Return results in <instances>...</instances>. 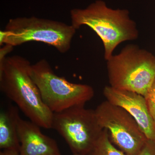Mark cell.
Returning <instances> with one entry per match:
<instances>
[{"label":"cell","mask_w":155,"mask_h":155,"mask_svg":"<svg viewBox=\"0 0 155 155\" xmlns=\"http://www.w3.org/2000/svg\"><path fill=\"white\" fill-rule=\"evenodd\" d=\"M0 155H20V153L17 150L6 149L1 151Z\"/></svg>","instance_id":"cell-14"},{"label":"cell","mask_w":155,"mask_h":155,"mask_svg":"<svg viewBox=\"0 0 155 155\" xmlns=\"http://www.w3.org/2000/svg\"><path fill=\"white\" fill-rule=\"evenodd\" d=\"M21 117L19 108L10 105L0 113V148L16 150L19 152L18 126Z\"/></svg>","instance_id":"cell-10"},{"label":"cell","mask_w":155,"mask_h":155,"mask_svg":"<svg viewBox=\"0 0 155 155\" xmlns=\"http://www.w3.org/2000/svg\"><path fill=\"white\" fill-rule=\"evenodd\" d=\"M31 75L42 99L53 114L73 107L84 106L94 96L91 86L72 83L56 75L45 59L31 64Z\"/></svg>","instance_id":"cell-5"},{"label":"cell","mask_w":155,"mask_h":155,"mask_svg":"<svg viewBox=\"0 0 155 155\" xmlns=\"http://www.w3.org/2000/svg\"><path fill=\"white\" fill-rule=\"evenodd\" d=\"M98 122L107 130L111 142L127 155H137L148 139L127 111L107 101L94 110Z\"/></svg>","instance_id":"cell-7"},{"label":"cell","mask_w":155,"mask_h":155,"mask_svg":"<svg viewBox=\"0 0 155 155\" xmlns=\"http://www.w3.org/2000/svg\"><path fill=\"white\" fill-rule=\"evenodd\" d=\"M72 155H91V153L88 154L87 155H81L78 154H72Z\"/></svg>","instance_id":"cell-15"},{"label":"cell","mask_w":155,"mask_h":155,"mask_svg":"<svg viewBox=\"0 0 155 155\" xmlns=\"http://www.w3.org/2000/svg\"><path fill=\"white\" fill-rule=\"evenodd\" d=\"M144 97L149 111L155 123V78Z\"/></svg>","instance_id":"cell-12"},{"label":"cell","mask_w":155,"mask_h":155,"mask_svg":"<svg viewBox=\"0 0 155 155\" xmlns=\"http://www.w3.org/2000/svg\"><path fill=\"white\" fill-rule=\"evenodd\" d=\"M103 94L109 102L123 108L134 118L148 139L155 141V123L144 97L134 92L106 86Z\"/></svg>","instance_id":"cell-8"},{"label":"cell","mask_w":155,"mask_h":155,"mask_svg":"<svg viewBox=\"0 0 155 155\" xmlns=\"http://www.w3.org/2000/svg\"><path fill=\"white\" fill-rule=\"evenodd\" d=\"M137 155H155V141L148 139Z\"/></svg>","instance_id":"cell-13"},{"label":"cell","mask_w":155,"mask_h":155,"mask_svg":"<svg viewBox=\"0 0 155 155\" xmlns=\"http://www.w3.org/2000/svg\"><path fill=\"white\" fill-rule=\"evenodd\" d=\"M107 61L110 86L144 97L155 78V57L137 45H127Z\"/></svg>","instance_id":"cell-3"},{"label":"cell","mask_w":155,"mask_h":155,"mask_svg":"<svg viewBox=\"0 0 155 155\" xmlns=\"http://www.w3.org/2000/svg\"><path fill=\"white\" fill-rule=\"evenodd\" d=\"M31 66L22 56L0 57V88L29 120L42 128L51 129L54 114L44 102L32 79Z\"/></svg>","instance_id":"cell-1"},{"label":"cell","mask_w":155,"mask_h":155,"mask_svg":"<svg viewBox=\"0 0 155 155\" xmlns=\"http://www.w3.org/2000/svg\"><path fill=\"white\" fill-rule=\"evenodd\" d=\"M76 30L72 25L51 19L17 17L9 19L0 31V44L14 47L28 42H41L64 54L70 49Z\"/></svg>","instance_id":"cell-4"},{"label":"cell","mask_w":155,"mask_h":155,"mask_svg":"<svg viewBox=\"0 0 155 155\" xmlns=\"http://www.w3.org/2000/svg\"><path fill=\"white\" fill-rule=\"evenodd\" d=\"M70 18L71 25L75 29L87 25L96 33L103 42L106 61L121 43L138 37L136 23L130 18L129 11L111 8L102 0H97L84 9H72Z\"/></svg>","instance_id":"cell-2"},{"label":"cell","mask_w":155,"mask_h":155,"mask_svg":"<svg viewBox=\"0 0 155 155\" xmlns=\"http://www.w3.org/2000/svg\"><path fill=\"white\" fill-rule=\"evenodd\" d=\"M64 138L72 154L87 155L93 149L103 128L94 110L84 106L54 113L52 127Z\"/></svg>","instance_id":"cell-6"},{"label":"cell","mask_w":155,"mask_h":155,"mask_svg":"<svg viewBox=\"0 0 155 155\" xmlns=\"http://www.w3.org/2000/svg\"><path fill=\"white\" fill-rule=\"evenodd\" d=\"M90 153L91 155H127L114 146L106 128L103 129Z\"/></svg>","instance_id":"cell-11"},{"label":"cell","mask_w":155,"mask_h":155,"mask_svg":"<svg viewBox=\"0 0 155 155\" xmlns=\"http://www.w3.org/2000/svg\"><path fill=\"white\" fill-rule=\"evenodd\" d=\"M41 127L30 120L19 119L20 155H61L55 140L42 133Z\"/></svg>","instance_id":"cell-9"}]
</instances>
